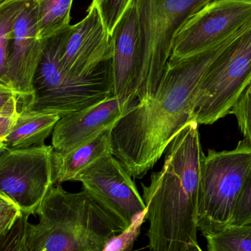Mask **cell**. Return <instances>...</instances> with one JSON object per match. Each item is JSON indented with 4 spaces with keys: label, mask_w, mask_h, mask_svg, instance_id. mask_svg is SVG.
<instances>
[{
    "label": "cell",
    "mask_w": 251,
    "mask_h": 251,
    "mask_svg": "<svg viewBox=\"0 0 251 251\" xmlns=\"http://www.w3.org/2000/svg\"><path fill=\"white\" fill-rule=\"evenodd\" d=\"M245 26L205 51L168 61L153 97L146 102L137 101L131 104L114 125L111 153L131 177L140 178L146 175L180 130L193 121L195 97L201 79Z\"/></svg>",
    "instance_id": "6da1fadb"
},
{
    "label": "cell",
    "mask_w": 251,
    "mask_h": 251,
    "mask_svg": "<svg viewBox=\"0 0 251 251\" xmlns=\"http://www.w3.org/2000/svg\"><path fill=\"white\" fill-rule=\"evenodd\" d=\"M199 124L187 123L166 149L162 170L142 184L151 251H186L198 243L197 219L203 153Z\"/></svg>",
    "instance_id": "7a4b0ae2"
},
{
    "label": "cell",
    "mask_w": 251,
    "mask_h": 251,
    "mask_svg": "<svg viewBox=\"0 0 251 251\" xmlns=\"http://www.w3.org/2000/svg\"><path fill=\"white\" fill-rule=\"evenodd\" d=\"M28 222L26 251H101L126 229L122 221L86 189L79 193L52 186Z\"/></svg>",
    "instance_id": "3957f363"
},
{
    "label": "cell",
    "mask_w": 251,
    "mask_h": 251,
    "mask_svg": "<svg viewBox=\"0 0 251 251\" xmlns=\"http://www.w3.org/2000/svg\"><path fill=\"white\" fill-rule=\"evenodd\" d=\"M65 29L43 39L42 53L32 79V96L22 108L63 117L113 96L111 60L85 77L71 76L61 69L58 53Z\"/></svg>",
    "instance_id": "277c9868"
},
{
    "label": "cell",
    "mask_w": 251,
    "mask_h": 251,
    "mask_svg": "<svg viewBox=\"0 0 251 251\" xmlns=\"http://www.w3.org/2000/svg\"><path fill=\"white\" fill-rule=\"evenodd\" d=\"M213 0H136L140 57L134 97L146 102L156 92L176 35L184 24Z\"/></svg>",
    "instance_id": "5b68a950"
},
{
    "label": "cell",
    "mask_w": 251,
    "mask_h": 251,
    "mask_svg": "<svg viewBox=\"0 0 251 251\" xmlns=\"http://www.w3.org/2000/svg\"><path fill=\"white\" fill-rule=\"evenodd\" d=\"M251 168V145L245 140L232 150L203 155L197 226L204 237L228 227Z\"/></svg>",
    "instance_id": "8992f818"
},
{
    "label": "cell",
    "mask_w": 251,
    "mask_h": 251,
    "mask_svg": "<svg viewBox=\"0 0 251 251\" xmlns=\"http://www.w3.org/2000/svg\"><path fill=\"white\" fill-rule=\"evenodd\" d=\"M251 80V20L212 63L196 90L193 121L211 125L230 114Z\"/></svg>",
    "instance_id": "52a82bcc"
},
{
    "label": "cell",
    "mask_w": 251,
    "mask_h": 251,
    "mask_svg": "<svg viewBox=\"0 0 251 251\" xmlns=\"http://www.w3.org/2000/svg\"><path fill=\"white\" fill-rule=\"evenodd\" d=\"M51 146L0 150V194L14 203L21 212L35 215L54 182Z\"/></svg>",
    "instance_id": "ba28073f"
},
{
    "label": "cell",
    "mask_w": 251,
    "mask_h": 251,
    "mask_svg": "<svg viewBox=\"0 0 251 251\" xmlns=\"http://www.w3.org/2000/svg\"><path fill=\"white\" fill-rule=\"evenodd\" d=\"M251 20V0H213L191 16L174 38L168 61L205 51Z\"/></svg>",
    "instance_id": "9c48e42d"
},
{
    "label": "cell",
    "mask_w": 251,
    "mask_h": 251,
    "mask_svg": "<svg viewBox=\"0 0 251 251\" xmlns=\"http://www.w3.org/2000/svg\"><path fill=\"white\" fill-rule=\"evenodd\" d=\"M100 201L125 228L146 210L143 198L124 165L112 153L94 162L75 178Z\"/></svg>",
    "instance_id": "30bf717a"
},
{
    "label": "cell",
    "mask_w": 251,
    "mask_h": 251,
    "mask_svg": "<svg viewBox=\"0 0 251 251\" xmlns=\"http://www.w3.org/2000/svg\"><path fill=\"white\" fill-rule=\"evenodd\" d=\"M112 57L111 36L91 4L81 22L65 29L59 48V64L68 75L85 77L110 61Z\"/></svg>",
    "instance_id": "8fae6325"
},
{
    "label": "cell",
    "mask_w": 251,
    "mask_h": 251,
    "mask_svg": "<svg viewBox=\"0 0 251 251\" xmlns=\"http://www.w3.org/2000/svg\"><path fill=\"white\" fill-rule=\"evenodd\" d=\"M42 50L38 3L26 0L13 25L6 73L7 85L25 105L32 96V79Z\"/></svg>",
    "instance_id": "7c38bea8"
},
{
    "label": "cell",
    "mask_w": 251,
    "mask_h": 251,
    "mask_svg": "<svg viewBox=\"0 0 251 251\" xmlns=\"http://www.w3.org/2000/svg\"><path fill=\"white\" fill-rule=\"evenodd\" d=\"M136 101L112 96L94 105L63 116L53 130V149L56 151H69L114 126Z\"/></svg>",
    "instance_id": "4fadbf2b"
},
{
    "label": "cell",
    "mask_w": 251,
    "mask_h": 251,
    "mask_svg": "<svg viewBox=\"0 0 251 251\" xmlns=\"http://www.w3.org/2000/svg\"><path fill=\"white\" fill-rule=\"evenodd\" d=\"M113 96L136 100V80L140 57V34L136 0H133L111 35Z\"/></svg>",
    "instance_id": "5bb4252c"
},
{
    "label": "cell",
    "mask_w": 251,
    "mask_h": 251,
    "mask_svg": "<svg viewBox=\"0 0 251 251\" xmlns=\"http://www.w3.org/2000/svg\"><path fill=\"white\" fill-rule=\"evenodd\" d=\"M113 127L101 131L91 140L66 152L51 153V171L54 184L75 178L94 162L111 153V131Z\"/></svg>",
    "instance_id": "9a60e30c"
},
{
    "label": "cell",
    "mask_w": 251,
    "mask_h": 251,
    "mask_svg": "<svg viewBox=\"0 0 251 251\" xmlns=\"http://www.w3.org/2000/svg\"><path fill=\"white\" fill-rule=\"evenodd\" d=\"M60 118L53 113H38L22 108L11 129L3 139V147L26 149L44 145Z\"/></svg>",
    "instance_id": "2e32d148"
},
{
    "label": "cell",
    "mask_w": 251,
    "mask_h": 251,
    "mask_svg": "<svg viewBox=\"0 0 251 251\" xmlns=\"http://www.w3.org/2000/svg\"><path fill=\"white\" fill-rule=\"evenodd\" d=\"M39 10V37L50 38L70 26L74 0H35Z\"/></svg>",
    "instance_id": "e0dca14e"
},
{
    "label": "cell",
    "mask_w": 251,
    "mask_h": 251,
    "mask_svg": "<svg viewBox=\"0 0 251 251\" xmlns=\"http://www.w3.org/2000/svg\"><path fill=\"white\" fill-rule=\"evenodd\" d=\"M25 1L26 0H0V84L4 86L9 87L6 73L13 25Z\"/></svg>",
    "instance_id": "ac0fdd59"
},
{
    "label": "cell",
    "mask_w": 251,
    "mask_h": 251,
    "mask_svg": "<svg viewBox=\"0 0 251 251\" xmlns=\"http://www.w3.org/2000/svg\"><path fill=\"white\" fill-rule=\"evenodd\" d=\"M205 238L208 251H251V225L228 226Z\"/></svg>",
    "instance_id": "d6986e66"
},
{
    "label": "cell",
    "mask_w": 251,
    "mask_h": 251,
    "mask_svg": "<svg viewBox=\"0 0 251 251\" xmlns=\"http://www.w3.org/2000/svg\"><path fill=\"white\" fill-rule=\"evenodd\" d=\"M146 210L136 215L129 226L111 237L101 251H131L146 220Z\"/></svg>",
    "instance_id": "ffe728a7"
},
{
    "label": "cell",
    "mask_w": 251,
    "mask_h": 251,
    "mask_svg": "<svg viewBox=\"0 0 251 251\" xmlns=\"http://www.w3.org/2000/svg\"><path fill=\"white\" fill-rule=\"evenodd\" d=\"M133 0H93L104 27L111 36L115 26L125 14Z\"/></svg>",
    "instance_id": "44dd1931"
},
{
    "label": "cell",
    "mask_w": 251,
    "mask_h": 251,
    "mask_svg": "<svg viewBox=\"0 0 251 251\" xmlns=\"http://www.w3.org/2000/svg\"><path fill=\"white\" fill-rule=\"evenodd\" d=\"M230 114L237 119L243 140L251 145V80L236 100Z\"/></svg>",
    "instance_id": "7402d4cb"
},
{
    "label": "cell",
    "mask_w": 251,
    "mask_h": 251,
    "mask_svg": "<svg viewBox=\"0 0 251 251\" xmlns=\"http://www.w3.org/2000/svg\"><path fill=\"white\" fill-rule=\"evenodd\" d=\"M29 215L21 214L8 231L0 237V251H26V226Z\"/></svg>",
    "instance_id": "603a6c76"
},
{
    "label": "cell",
    "mask_w": 251,
    "mask_h": 251,
    "mask_svg": "<svg viewBox=\"0 0 251 251\" xmlns=\"http://www.w3.org/2000/svg\"><path fill=\"white\" fill-rule=\"evenodd\" d=\"M251 225V168L239 195L228 226Z\"/></svg>",
    "instance_id": "cb8c5ba5"
},
{
    "label": "cell",
    "mask_w": 251,
    "mask_h": 251,
    "mask_svg": "<svg viewBox=\"0 0 251 251\" xmlns=\"http://www.w3.org/2000/svg\"><path fill=\"white\" fill-rule=\"evenodd\" d=\"M19 100L12 88L0 85V116H16Z\"/></svg>",
    "instance_id": "d4e9b609"
},
{
    "label": "cell",
    "mask_w": 251,
    "mask_h": 251,
    "mask_svg": "<svg viewBox=\"0 0 251 251\" xmlns=\"http://www.w3.org/2000/svg\"><path fill=\"white\" fill-rule=\"evenodd\" d=\"M21 214L22 212L18 207L12 208L0 213V237L10 230Z\"/></svg>",
    "instance_id": "484cf974"
},
{
    "label": "cell",
    "mask_w": 251,
    "mask_h": 251,
    "mask_svg": "<svg viewBox=\"0 0 251 251\" xmlns=\"http://www.w3.org/2000/svg\"><path fill=\"white\" fill-rule=\"evenodd\" d=\"M17 116H0V139L3 140L4 137L8 134L9 131H10L12 126H13V124H14L15 120H16Z\"/></svg>",
    "instance_id": "4316f807"
},
{
    "label": "cell",
    "mask_w": 251,
    "mask_h": 251,
    "mask_svg": "<svg viewBox=\"0 0 251 251\" xmlns=\"http://www.w3.org/2000/svg\"><path fill=\"white\" fill-rule=\"evenodd\" d=\"M14 207H17V206L14 203H12L7 198L0 194V213Z\"/></svg>",
    "instance_id": "83f0119b"
},
{
    "label": "cell",
    "mask_w": 251,
    "mask_h": 251,
    "mask_svg": "<svg viewBox=\"0 0 251 251\" xmlns=\"http://www.w3.org/2000/svg\"><path fill=\"white\" fill-rule=\"evenodd\" d=\"M186 251H203L199 246V243H193L189 246L188 249Z\"/></svg>",
    "instance_id": "f1b7e54d"
},
{
    "label": "cell",
    "mask_w": 251,
    "mask_h": 251,
    "mask_svg": "<svg viewBox=\"0 0 251 251\" xmlns=\"http://www.w3.org/2000/svg\"><path fill=\"white\" fill-rule=\"evenodd\" d=\"M3 146V140H1V139H0V150H1V148H2Z\"/></svg>",
    "instance_id": "f546056e"
},
{
    "label": "cell",
    "mask_w": 251,
    "mask_h": 251,
    "mask_svg": "<svg viewBox=\"0 0 251 251\" xmlns=\"http://www.w3.org/2000/svg\"><path fill=\"white\" fill-rule=\"evenodd\" d=\"M0 85H1V84H0ZM3 86H4V85H3Z\"/></svg>",
    "instance_id": "4dcf8cb0"
},
{
    "label": "cell",
    "mask_w": 251,
    "mask_h": 251,
    "mask_svg": "<svg viewBox=\"0 0 251 251\" xmlns=\"http://www.w3.org/2000/svg\"></svg>",
    "instance_id": "1f68e13d"
}]
</instances>
